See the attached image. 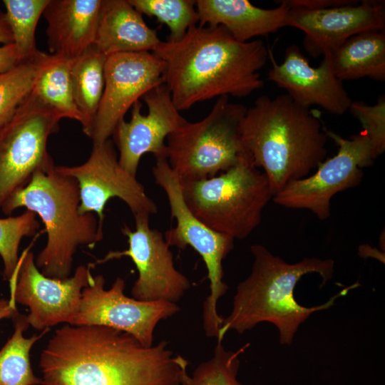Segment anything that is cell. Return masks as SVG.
I'll use <instances>...</instances> for the list:
<instances>
[{
    "instance_id": "ffe728a7",
    "label": "cell",
    "mask_w": 385,
    "mask_h": 385,
    "mask_svg": "<svg viewBox=\"0 0 385 385\" xmlns=\"http://www.w3.org/2000/svg\"><path fill=\"white\" fill-rule=\"evenodd\" d=\"M273 9H262L247 0H197L200 26H222L237 41L247 42L287 26L290 7L284 0Z\"/></svg>"
},
{
    "instance_id": "8fae6325",
    "label": "cell",
    "mask_w": 385,
    "mask_h": 385,
    "mask_svg": "<svg viewBox=\"0 0 385 385\" xmlns=\"http://www.w3.org/2000/svg\"><path fill=\"white\" fill-rule=\"evenodd\" d=\"M91 268L90 264L80 265L71 277L63 279L48 277L36 267L33 252L26 249L9 282V299L29 308L28 322L37 330L59 324L73 325L82 291L93 278Z\"/></svg>"
},
{
    "instance_id": "4fadbf2b",
    "label": "cell",
    "mask_w": 385,
    "mask_h": 385,
    "mask_svg": "<svg viewBox=\"0 0 385 385\" xmlns=\"http://www.w3.org/2000/svg\"><path fill=\"white\" fill-rule=\"evenodd\" d=\"M61 175L74 178L79 187L81 214L96 213L103 230L104 209L110 199L119 198L130 210L133 217L154 215L155 202L147 195L143 185L119 163L111 139L93 144L88 159L76 166H56Z\"/></svg>"
},
{
    "instance_id": "cb8c5ba5",
    "label": "cell",
    "mask_w": 385,
    "mask_h": 385,
    "mask_svg": "<svg viewBox=\"0 0 385 385\" xmlns=\"http://www.w3.org/2000/svg\"><path fill=\"white\" fill-rule=\"evenodd\" d=\"M106 58L93 45L71 63L73 98L81 117L82 130L88 137L104 90Z\"/></svg>"
},
{
    "instance_id": "277c9868",
    "label": "cell",
    "mask_w": 385,
    "mask_h": 385,
    "mask_svg": "<svg viewBox=\"0 0 385 385\" xmlns=\"http://www.w3.org/2000/svg\"><path fill=\"white\" fill-rule=\"evenodd\" d=\"M250 252L254 258L251 272L237 284L232 310L222 319L217 341L222 342L230 330L242 334L261 322H270L277 328L280 344L289 345L311 314L329 309L338 297L360 285L356 282L320 305L304 307L294 296L297 282L304 274L317 273L325 284L333 277L334 261L312 257L289 264L260 244L252 245Z\"/></svg>"
},
{
    "instance_id": "4dcf8cb0",
    "label": "cell",
    "mask_w": 385,
    "mask_h": 385,
    "mask_svg": "<svg viewBox=\"0 0 385 385\" xmlns=\"http://www.w3.org/2000/svg\"><path fill=\"white\" fill-rule=\"evenodd\" d=\"M349 110L361 124L377 156L385 150V97L381 96L374 105L352 101Z\"/></svg>"
},
{
    "instance_id": "d6986e66",
    "label": "cell",
    "mask_w": 385,
    "mask_h": 385,
    "mask_svg": "<svg viewBox=\"0 0 385 385\" xmlns=\"http://www.w3.org/2000/svg\"><path fill=\"white\" fill-rule=\"evenodd\" d=\"M101 0H49L43 16L51 53L73 60L93 45Z\"/></svg>"
},
{
    "instance_id": "3957f363",
    "label": "cell",
    "mask_w": 385,
    "mask_h": 385,
    "mask_svg": "<svg viewBox=\"0 0 385 385\" xmlns=\"http://www.w3.org/2000/svg\"><path fill=\"white\" fill-rule=\"evenodd\" d=\"M245 155L262 168L273 196L309 175L326 158L327 135L317 115L287 94L260 96L240 125Z\"/></svg>"
},
{
    "instance_id": "9a60e30c",
    "label": "cell",
    "mask_w": 385,
    "mask_h": 385,
    "mask_svg": "<svg viewBox=\"0 0 385 385\" xmlns=\"http://www.w3.org/2000/svg\"><path fill=\"white\" fill-rule=\"evenodd\" d=\"M165 63L150 51L122 53L106 58L104 90L89 137L93 144L113 135L130 108L164 83Z\"/></svg>"
},
{
    "instance_id": "ac0fdd59",
    "label": "cell",
    "mask_w": 385,
    "mask_h": 385,
    "mask_svg": "<svg viewBox=\"0 0 385 385\" xmlns=\"http://www.w3.org/2000/svg\"><path fill=\"white\" fill-rule=\"evenodd\" d=\"M272 68L267 79L284 89L294 102L309 108L317 106L337 115L344 114L349 108L351 99L342 81L336 76L332 53L323 56L317 67H312L296 45L285 51L282 63L276 62L269 49Z\"/></svg>"
},
{
    "instance_id": "f546056e",
    "label": "cell",
    "mask_w": 385,
    "mask_h": 385,
    "mask_svg": "<svg viewBox=\"0 0 385 385\" xmlns=\"http://www.w3.org/2000/svg\"><path fill=\"white\" fill-rule=\"evenodd\" d=\"M36 65L34 58L0 73V125L9 120L31 93Z\"/></svg>"
},
{
    "instance_id": "7c38bea8",
    "label": "cell",
    "mask_w": 385,
    "mask_h": 385,
    "mask_svg": "<svg viewBox=\"0 0 385 385\" xmlns=\"http://www.w3.org/2000/svg\"><path fill=\"white\" fill-rule=\"evenodd\" d=\"M149 215L135 216V230L127 225L121 229L127 237L128 249L110 251L91 266L114 259L128 257L135 264L138 276L131 289L132 297L144 302H168L177 304L190 288L189 279L178 271L173 255L164 235L151 228Z\"/></svg>"
},
{
    "instance_id": "9c48e42d",
    "label": "cell",
    "mask_w": 385,
    "mask_h": 385,
    "mask_svg": "<svg viewBox=\"0 0 385 385\" xmlns=\"http://www.w3.org/2000/svg\"><path fill=\"white\" fill-rule=\"evenodd\" d=\"M62 118L31 92L0 125V209L36 173L55 167L47 142Z\"/></svg>"
},
{
    "instance_id": "30bf717a",
    "label": "cell",
    "mask_w": 385,
    "mask_h": 385,
    "mask_svg": "<svg viewBox=\"0 0 385 385\" xmlns=\"http://www.w3.org/2000/svg\"><path fill=\"white\" fill-rule=\"evenodd\" d=\"M325 133L337 145V153L321 163L314 174L288 183L272 197L279 205L309 210L321 220L330 216L333 196L359 185L361 168L371 165L378 157L364 130L349 139L327 129Z\"/></svg>"
},
{
    "instance_id": "1f68e13d",
    "label": "cell",
    "mask_w": 385,
    "mask_h": 385,
    "mask_svg": "<svg viewBox=\"0 0 385 385\" xmlns=\"http://www.w3.org/2000/svg\"><path fill=\"white\" fill-rule=\"evenodd\" d=\"M290 7H298L310 9H321L336 7L356 3L353 0H284Z\"/></svg>"
},
{
    "instance_id": "ba28073f",
    "label": "cell",
    "mask_w": 385,
    "mask_h": 385,
    "mask_svg": "<svg viewBox=\"0 0 385 385\" xmlns=\"http://www.w3.org/2000/svg\"><path fill=\"white\" fill-rule=\"evenodd\" d=\"M152 173L155 183L165 192L175 227L167 230L165 240L169 246L180 250L191 247L200 255L207 270L210 294L203 303L202 324L205 335L217 338L222 319L217 305L228 286L224 282L222 262L234 247V239L217 232L200 220L183 199L181 183L166 158L155 159Z\"/></svg>"
},
{
    "instance_id": "e0dca14e",
    "label": "cell",
    "mask_w": 385,
    "mask_h": 385,
    "mask_svg": "<svg viewBox=\"0 0 385 385\" xmlns=\"http://www.w3.org/2000/svg\"><path fill=\"white\" fill-rule=\"evenodd\" d=\"M287 26L302 30L306 51L318 57L333 53L357 34L385 31V4L384 1L364 0L321 9L292 7Z\"/></svg>"
},
{
    "instance_id": "f1b7e54d",
    "label": "cell",
    "mask_w": 385,
    "mask_h": 385,
    "mask_svg": "<svg viewBox=\"0 0 385 385\" xmlns=\"http://www.w3.org/2000/svg\"><path fill=\"white\" fill-rule=\"evenodd\" d=\"M39 225L36 215L28 210L17 216L0 218V257L4 264V279L9 282L19 264V249L22 239L35 235Z\"/></svg>"
},
{
    "instance_id": "2e32d148",
    "label": "cell",
    "mask_w": 385,
    "mask_h": 385,
    "mask_svg": "<svg viewBox=\"0 0 385 385\" xmlns=\"http://www.w3.org/2000/svg\"><path fill=\"white\" fill-rule=\"evenodd\" d=\"M143 99L148 113L143 114L141 103L136 102L132 107L130 120H122L113 134L120 165L134 176L144 154L167 158L168 136L187 120L175 108L164 83L150 90Z\"/></svg>"
},
{
    "instance_id": "e575fe53",
    "label": "cell",
    "mask_w": 385,
    "mask_h": 385,
    "mask_svg": "<svg viewBox=\"0 0 385 385\" xmlns=\"http://www.w3.org/2000/svg\"><path fill=\"white\" fill-rule=\"evenodd\" d=\"M17 310L16 304L10 299H0V320L11 318Z\"/></svg>"
},
{
    "instance_id": "603a6c76",
    "label": "cell",
    "mask_w": 385,
    "mask_h": 385,
    "mask_svg": "<svg viewBox=\"0 0 385 385\" xmlns=\"http://www.w3.org/2000/svg\"><path fill=\"white\" fill-rule=\"evenodd\" d=\"M34 60L36 73L31 93L63 118L81 122L73 98L71 67L73 60L38 51Z\"/></svg>"
},
{
    "instance_id": "d6a6232c",
    "label": "cell",
    "mask_w": 385,
    "mask_h": 385,
    "mask_svg": "<svg viewBox=\"0 0 385 385\" xmlns=\"http://www.w3.org/2000/svg\"><path fill=\"white\" fill-rule=\"evenodd\" d=\"M21 62L14 43L0 46V73Z\"/></svg>"
},
{
    "instance_id": "8992f818",
    "label": "cell",
    "mask_w": 385,
    "mask_h": 385,
    "mask_svg": "<svg viewBox=\"0 0 385 385\" xmlns=\"http://www.w3.org/2000/svg\"><path fill=\"white\" fill-rule=\"evenodd\" d=\"M180 183L190 211L210 229L234 240L253 232L273 197L267 176L245 155L219 175Z\"/></svg>"
},
{
    "instance_id": "4316f807",
    "label": "cell",
    "mask_w": 385,
    "mask_h": 385,
    "mask_svg": "<svg viewBox=\"0 0 385 385\" xmlns=\"http://www.w3.org/2000/svg\"><path fill=\"white\" fill-rule=\"evenodd\" d=\"M246 346L236 351L226 350L222 342L217 341L212 356L200 363L192 375L184 369L180 385H242L237 380L240 366L239 356Z\"/></svg>"
},
{
    "instance_id": "7a4b0ae2",
    "label": "cell",
    "mask_w": 385,
    "mask_h": 385,
    "mask_svg": "<svg viewBox=\"0 0 385 385\" xmlns=\"http://www.w3.org/2000/svg\"><path fill=\"white\" fill-rule=\"evenodd\" d=\"M153 53L165 63L164 84L179 111L260 89L259 71L269 58L262 41H239L222 26H194L179 40L161 41Z\"/></svg>"
},
{
    "instance_id": "44dd1931",
    "label": "cell",
    "mask_w": 385,
    "mask_h": 385,
    "mask_svg": "<svg viewBox=\"0 0 385 385\" xmlns=\"http://www.w3.org/2000/svg\"><path fill=\"white\" fill-rule=\"evenodd\" d=\"M161 40L128 0H101L93 45L106 57L153 52Z\"/></svg>"
},
{
    "instance_id": "d4e9b609",
    "label": "cell",
    "mask_w": 385,
    "mask_h": 385,
    "mask_svg": "<svg viewBox=\"0 0 385 385\" xmlns=\"http://www.w3.org/2000/svg\"><path fill=\"white\" fill-rule=\"evenodd\" d=\"M11 319L14 333L0 349V385H42V379L31 367L30 351L48 330L26 338L24 332L29 326L26 316L17 310Z\"/></svg>"
},
{
    "instance_id": "836d02e7",
    "label": "cell",
    "mask_w": 385,
    "mask_h": 385,
    "mask_svg": "<svg viewBox=\"0 0 385 385\" xmlns=\"http://www.w3.org/2000/svg\"><path fill=\"white\" fill-rule=\"evenodd\" d=\"M13 41V36L5 12L0 11V43L5 45L12 43Z\"/></svg>"
},
{
    "instance_id": "52a82bcc",
    "label": "cell",
    "mask_w": 385,
    "mask_h": 385,
    "mask_svg": "<svg viewBox=\"0 0 385 385\" xmlns=\"http://www.w3.org/2000/svg\"><path fill=\"white\" fill-rule=\"evenodd\" d=\"M247 109L220 96L204 118L186 120L168 136L167 160L180 181L212 178L238 163L245 155L240 125Z\"/></svg>"
},
{
    "instance_id": "6da1fadb",
    "label": "cell",
    "mask_w": 385,
    "mask_h": 385,
    "mask_svg": "<svg viewBox=\"0 0 385 385\" xmlns=\"http://www.w3.org/2000/svg\"><path fill=\"white\" fill-rule=\"evenodd\" d=\"M168 345L145 346L105 326L65 324L41 351L42 385H180L188 362Z\"/></svg>"
},
{
    "instance_id": "484cf974",
    "label": "cell",
    "mask_w": 385,
    "mask_h": 385,
    "mask_svg": "<svg viewBox=\"0 0 385 385\" xmlns=\"http://www.w3.org/2000/svg\"><path fill=\"white\" fill-rule=\"evenodd\" d=\"M49 0H4L5 15L20 61L32 59L38 50L35 31Z\"/></svg>"
},
{
    "instance_id": "5b68a950",
    "label": "cell",
    "mask_w": 385,
    "mask_h": 385,
    "mask_svg": "<svg viewBox=\"0 0 385 385\" xmlns=\"http://www.w3.org/2000/svg\"><path fill=\"white\" fill-rule=\"evenodd\" d=\"M55 167L36 173L1 209L11 215L24 207L40 217L47 241L35 259L36 265L43 275L63 279L71 275L78 247L93 248L103 234L93 213H80L77 181L58 173Z\"/></svg>"
},
{
    "instance_id": "7402d4cb",
    "label": "cell",
    "mask_w": 385,
    "mask_h": 385,
    "mask_svg": "<svg viewBox=\"0 0 385 385\" xmlns=\"http://www.w3.org/2000/svg\"><path fill=\"white\" fill-rule=\"evenodd\" d=\"M384 31H369L354 35L332 53L337 78L342 81L368 77L384 81Z\"/></svg>"
},
{
    "instance_id": "83f0119b",
    "label": "cell",
    "mask_w": 385,
    "mask_h": 385,
    "mask_svg": "<svg viewBox=\"0 0 385 385\" xmlns=\"http://www.w3.org/2000/svg\"><path fill=\"white\" fill-rule=\"evenodd\" d=\"M142 15L154 16L170 30V41L180 39L199 22L195 1L192 0H128Z\"/></svg>"
},
{
    "instance_id": "5bb4252c",
    "label": "cell",
    "mask_w": 385,
    "mask_h": 385,
    "mask_svg": "<svg viewBox=\"0 0 385 385\" xmlns=\"http://www.w3.org/2000/svg\"><path fill=\"white\" fill-rule=\"evenodd\" d=\"M102 274L93 276L83 288L78 314L73 325L105 326L126 332L145 346L153 345L159 322L177 314L180 308L168 302H144L125 294V279L118 277L104 288Z\"/></svg>"
}]
</instances>
